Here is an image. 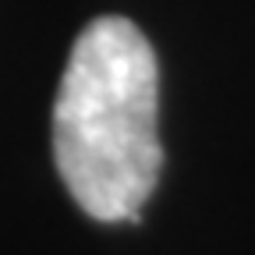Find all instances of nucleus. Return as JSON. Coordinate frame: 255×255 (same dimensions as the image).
Here are the masks:
<instances>
[{"label": "nucleus", "mask_w": 255, "mask_h": 255, "mask_svg": "<svg viewBox=\"0 0 255 255\" xmlns=\"http://www.w3.org/2000/svg\"><path fill=\"white\" fill-rule=\"evenodd\" d=\"M159 68L121 14L92 18L71 46L53 103V159L71 199L100 223L138 220L156 191Z\"/></svg>", "instance_id": "f257e3e1"}]
</instances>
